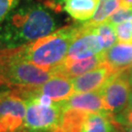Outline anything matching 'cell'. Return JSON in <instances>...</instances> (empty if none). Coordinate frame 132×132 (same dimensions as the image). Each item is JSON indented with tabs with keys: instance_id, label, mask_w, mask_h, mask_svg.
I'll use <instances>...</instances> for the list:
<instances>
[{
	"instance_id": "17",
	"label": "cell",
	"mask_w": 132,
	"mask_h": 132,
	"mask_svg": "<svg viewBox=\"0 0 132 132\" xmlns=\"http://www.w3.org/2000/svg\"><path fill=\"white\" fill-rule=\"evenodd\" d=\"M92 27H93L94 31L99 36L100 40L102 42V45L104 48V52L117 43L118 37H117L114 26H113L111 23L105 22L103 24L92 26Z\"/></svg>"
},
{
	"instance_id": "16",
	"label": "cell",
	"mask_w": 132,
	"mask_h": 132,
	"mask_svg": "<svg viewBox=\"0 0 132 132\" xmlns=\"http://www.w3.org/2000/svg\"><path fill=\"white\" fill-rule=\"evenodd\" d=\"M121 6V0H99L93 17L85 22L89 26H97L107 22L108 19Z\"/></svg>"
},
{
	"instance_id": "26",
	"label": "cell",
	"mask_w": 132,
	"mask_h": 132,
	"mask_svg": "<svg viewBox=\"0 0 132 132\" xmlns=\"http://www.w3.org/2000/svg\"><path fill=\"white\" fill-rule=\"evenodd\" d=\"M17 132H44V131H36V130H31V129H28V128L23 127L22 129L18 130Z\"/></svg>"
},
{
	"instance_id": "10",
	"label": "cell",
	"mask_w": 132,
	"mask_h": 132,
	"mask_svg": "<svg viewBox=\"0 0 132 132\" xmlns=\"http://www.w3.org/2000/svg\"><path fill=\"white\" fill-rule=\"evenodd\" d=\"M105 56L104 52L95 55L90 58L82 59V60H77V61L67 62L65 61L62 65L56 68L53 73L54 75H61V76H67L69 78H75L79 76H82L88 71H91L102 66L105 64Z\"/></svg>"
},
{
	"instance_id": "27",
	"label": "cell",
	"mask_w": 132,
	"mask_h": 132,
	"mask_svg": "<svg viewBox=\"0 0 132 132\" xmlns=\"http://www.w3.org/2000/svg\"><path fill=\"white\" fill-rule=\"evenodd\" d=\"M127 107H130V108H132V90H131V92H130V95H129V100H128Z\"/></svg>"
},
{
	"instance_id": "12",
	"label": "cell",
	"mask_w": 132,
	"mask_h": 132,
	"mask_svg": "<svg viewBox=\"0 0 132 132\" xmlns=\"http://www.w3.org/2000/svg\"><path fill=\"white\" fill-rule=\"evenodd\" d=\"M105 61L116 71H127L132 66V42H118L104 52Z\"/></svg>"
},
{
	"instance_id": "18",
	"label": "cell",
	"mask_w": 132,
	"mask_h": 132,
	"mask_svg": "<svg viewBox=\"0 0 132 132\" xmlns=\"http://www.w3.org/2000/svg\"><path fill=\"white\" fill-rule=\"evenodd\" d=\"M114 29L119 42H132V20L114 26Z\"/></svg>"
},
{
	"instance_id": "9",
	"label": "cell",
	"mask_w": 132,
	"mask_h": 132,
	"mask_svg": "<svg viewBox=\"0 0 132 132\" xmlns=\"http://www.w3.org/2000/svg\"><path fill=\"white\" fill-rule=\"evenodd\" d=\"M23 91L34 94L46 95L55 102L66 101L76 93L73 89L72 80L61 75H54L43 84Z\"/></svg>"
},
{
	"instance_id": "28",
	"label": "cell",
	"mask_w": 132,
	"mask_h": 132,
	"mask_svg": "<svg viewBox=\"0 0 132 132\" xmlns=\"http://www.w3.org/2000/svg\"><path fill=\"white\" fill-rule=\"evenodd\" d=\"M116 132H118V131H116Z\"/></svg>"
},
{
	"instance_id": "22",
	"label": "cell",
	"mask_w": 132,
	"mask_h": 132,
	"mask_svg": "<svg viewBox=\"0 0 132 132\" xmlns=\"http://www.w3.org/2000/svg\"><path fill=\"white\" fill-rule=\"evenodd\" d=\"M65 0H46V5L49 8L56 11H60L64 6Z\"/></svg>"
},
{
	"instance_id": "5",
	"label": "cell",
	"mask_w": 132,
	"mask_h": 132,
	"mask_svg": "<svg viewBox=\"0 0 132 132\" xmlns=\"http://www.w3.org/2000/svg\"><path fill=\"white\" fill-rule=\"evenodd\" d=\"M27 101L19 91H0V132H17L24 127Z\"/></svg>"
},
{
	"instance_id": "20",
	"label": "cell",
	"mask_w": 132,
	"mask_h": 132,
	"mask_svg": "<svg viewBox=\"0 0 132 132\" xmlns=\"http://www.w3.org/2000/svg\"><path fill=\"white\" fill-rule=\"evenodd\" d=\"M21 0H0V24L19 6Z\"/></svg>"
},
{
	"instance_id": "8",
	"label": "cell",
	"mask_w": 132,
	"mask_h": 132,
	"mask_svg": "<svg viewBox=\"0 0 132 132\" xmlns=\"http://www.w3.org/2000/svg\"><path fill=\"white\" fill-rule=\"evenodd\" d=\"M118 72V71H114L109 64L105 63L93 71L72 78L71 80L75 92L83 93V92H92L100 90L113 75Z\"/></svg>"
},
{
	"instance_id": "19",
	"label": "cell",
	"mask_w": 132,
	"mask_h": 132,
	"mask_svg": "<svg viewBox=\"0 0 132 132\" xmlns=\"http://www.w3.org/2000/svg\"><path fill=\"white\" fill-rule=\"evenodd\" d=\"M128 20H132V8L131 7L120 6V7L109 18L107 22L111 23L113 26H117V24H121L123 22H126Z\"/></svg>"
},
{
	"instance_id": "13",
	"label": "cell",
	"mask_w": 132,
	"mask_h": 132,
	"mask_svg": "<svg viewBox=\"0 0 132 132\" xmlns=\"http://www.w3.org/2000/svg\"><path fill=\"white\" fill-rule=\"evenodd\" d=\"M89 113L77 109H65L57 127L52 132H83Z\"/></svg>"
},
{
	"instance_id": "7",
	"label": "cell",
	"mask_w": 132,
	"mask_h": 132,
	"mask_svg": "<svg viewBox=\"0 0 132 132\" xmlns=\"http://www.w3.org/2000/svg\"><path fill=\"white\" fill-rule=\"evenodd\" d=\"M104 52V48L99 36L96 34L92 26L84 24L77 27V31L65 61L71 62L90 58Z\"/></svg>"
},
{
	"instance_id": "21",
	"label": "cell",
	"mask_w": 132,
	"mask_h": 132,
	"mask_svg": "<svg viewBox=\"0 0 132 132\" xmlns=\"http://www.w3.org/2000/svg\"><path fill=\"white\" fill-rule=\"evenodd\" d=\"M114 120L118 125L132 126V108L126 107L122 112L114 114Z\"/></svg>"
},
{
	"instance_id": "6",
	"label": "cell",
	"mask_w": 132,
	"mask_h": 132,
	"mask_svg": "<svg viewBox=\"0 0 132 132\" xmlns=\"http://www.w3.org/2000/svg\"><path fill=\"white\" fill-rule=\"evenodd\" d=\"M127 71L113 75L108 82L99 90L104 100L107 111L113 114L122 112L127 107L131 92Z\"/></svg>"
},
{
	"instance_id": "15",
	"label": "cell",
	"mask_w": 132,
	"mask_h": 132,
	"mask_svg": "<svg viewBox=\"0 0 132 132\" xmlns=\"http://www.w3.org/2000/svg\"><path fill=\"white\" fill-rule=\"evenodd\" d=\"M98 3L99 0H65L63 8L73 20L87 22L93 17Z\"/></svg>"
},
{
	"instance_id": "1",
	"label": "cell",
	"mask_w": 132,
	"mask_h": 132,
	"mask_svg": "<svg viewBox=\"0 0 132 132\" xmlns=\"http://www.w3.org/2000/svg\"><path fill=\"white\" fill-rule=\"evenodd\" d=\"M56 18L43 5L27 1L18 6L0 24V48L27 45L57 30Z\"/></svg>"
},
{
	"instance_id": "23",
	"label": "cell",
	"mask_w": 132,
	"mask_h": 132,
	"mask_svg": "<svg viewBox=\"0 0 132 132\" xmlns=\"http://www.w3.org/2000/svg\"><path fill=\"white\" fill-rule=\"evenodd\" d=\"M118 132H132V126H127V125H118Z\"/></svg>"
},
{
	"instance_id": "4",
	"label": "cell",
	"mask_w": 132,
	"mask_h": 132,
	"mask_svg": "<svg viewBox=\"0 0 132 132\" xmlns=\"http://www.w3.org/2000/svg\"><path fill=\"white\" fill-rule=\"evenodd\" d=\"M24 99L27 101V113L24 127L36 131L52 132L57 127L64 112L62 102L45 106L32 97H24Z\"/></svg>"
},
{
	"instance_id": "2",
	"label": "cell",
	"mask_w": 132,
	"mask_h": 132,
	"mask_svg": "<svg viewBox=\"0 0 132 132\" xmlns=\"http://www.w3.org/2000/svg\"><path fill=\"white\" fill-rule=\"evenodd\" d=\"M77 31V27H66L16 48L20 56L45 70L54 71L67 58L69 48Z\"/></svg>"
},
{
	"instance_id": "3",
	"label": "cell",
	"mask_w": 132,
	"mask_h": 132,
	"mask_svg": "<svg viewBox=\"0 0 132 132\" xmlns=\"http://www.w3.org/2000/svg\"><path fill=\"white\" fill-rule=\"evenodd\" d=\"M54 76L52 71L34 65L20 56L16 48L0 50V84L14 90L30 89Z\"/></svg>"
},
{
	"instance_id": "14",
	"label": "cell",
	"mask_w": 132,
	"mask_h": 132,
	"mask_svg": "<svg viewBox=\"0 0 132 132\" xmlns=\"http://www.w3.org/2000/svg\"><path fill=\"white\" fill-rule=\"evenodd\" d=\"M118 124L114 114L110 112H90L87 116L83 132H116Z\"/></svg>"
},
{
	"instance_id": "24",
	"label": "cell",
	"mask_w": 132,
	"mask_h": 132,
	"mask_svg": "<svg viewBox=\"0 0 132 132\" xmlns=\"http://www.w3.org/2000/svg\"><path fill=\"white\" fill-rule=\"evenodd\" d=\"M121 6L132 8V0H121Z\"/></svg>"
},
{
	"instance_id": "11",
	"label": "cell",
	"mask_w": 132,
	"mask_h": 132,
	"mask_svg": "<svg viewBox=\"0 0 132 132\" xmlns=\"http://www.w3.org/2000/svg\"><path fill=\"white\" fill-rule=\"evenodd\" d=\"M63 108L77 109L86 112H108L99 90L92 92L75 93L66 101L62 102Z\"/></svg>"
},
{
	"instance_id": "25",
	"label": "cell",
	"mask_w": 132,
	"mask_h": 132,
	"mask_svg": "<svg viewBox=\"0 0 132 132\" xmlns=\"http://www.w3.org/2000/svg\"><path fill=\"white\" fill-rule=\"evenodd\" d=\"M127 76H128V79H129V82L132 86V66L128 69L127 71Z\"/></svg>"
}]
</instances>
